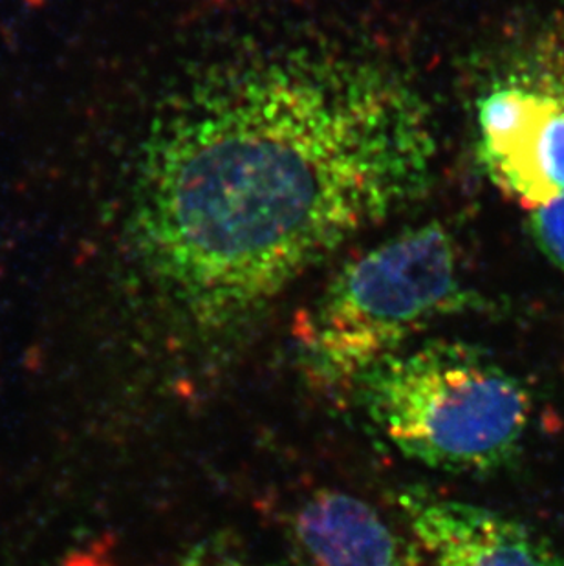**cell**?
Wrapping results in <instances>:
<instances>
[{
    "label": "cell",
    "instance_id": "1",
    "mask_svg": "<svg viewBox=\"0 0 564 566\" xmlns=\"http://www.w3.org/2000/svg\"><path fill=\"white\" fill-rule=\"evenodd\" d=\"M420 88L370 50L242 43L167 88L139 142L128 262L170 319L231 336L363 231L426 197Z\"/></svg>",
    "mask_w": 564,
    "mask_h": 566
},
{
    "label": "cell",
    "instance_id": "2",
    "mask_svg": "<svg viewBox=\"0 0 564 566\" xmlns=\"http://www.w3.org/2000/svg\"><path fill=\"white\" fill-rule=\"evenodd\" d=\"M351 389L393 448L449 473L488 475L510 464L532 420L521 379L466 343L404 348L363 373Z\"/></svg>",
    "mask_w": 564,
    "mask_h": 566
},
{
    "label": "cell",
    "instance_id": "3",
    "mask_svg": "<svg viewBox=\"0 0 564 566\" xmlns=\"http://www.w3.org/2000/svg\"><path fill=\"white\" fill-rule=\"evenodd\" d=\"M474 306L451 231L440 222L416 226L331 279L299 323L301 358L321 384L352 387L435 321Z\"/></svg>",
    "mask_w": 564,
    "mask_h": 566
},
{
    "label": "cell",
    "instance_id": "4",
    "mask_svg": "<svg viewBox=\"0 0 564 566\" xmlns=\"http://www.w3.org/2000/svg\"><path fill=\"white\" fill-rule=\"evenodd\" d=\"M473 130L480 167L564 273V28L524 35L493 66L474 96Z\"/></svg>",
    "mask_w": 564,
    "mask_h": 566
},
{
    "label": "cell",
    "instance_id": "5",
    "mask_svg": "<svg viewBox=\"0 0 564 566\" xmlns=\"http://www.w3.org/2000/svg\"><path fill=\"white\" fill-rule=\"evenodd\" d=\"M398 507L427 566H564L537 530L491 507L426 488L404 490Z\"/></svg>",
    "mask_w": 564,
    "mask_h": 566
},
{
    "label": "cell",
    "instance_id": "6",
    "mask_svg": "<svg viewBox=\"0 0 564 566\" xmlns=\"http://www.w3.org/2000/svg\"><path fill=\"white\" fill-rule=\"evenodd\" d=\"M297 566H427L407 541L363 499L337 490L310 495L292 521Z\"/></svg>",
    "mask_w": 564,
    "mask_h": 566
},
{
    "label": "cell",
    "instance_id": "7",
    "mask_svg": "<svg viewBox=\"0 0 564 566\" xmlns=\"http://www.w3.org/2000/svg\"><path fill=\"white\" fill-rule=\"evenodd\" d=\"M175 566H253L240 559V557L228 554V552L213 551L209 546L195 548L191 554L181 557Z\"/></svg>",
    "mask_w": 564,
    "mask_h": 566
}]
</instances>
